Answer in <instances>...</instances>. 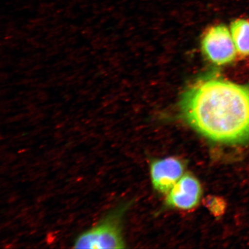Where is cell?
Segmentation results:
<instances>
[{
    "mask_svg": "<svg viewBox=\"0 0 249 249\" xmlns=\"http://www.w3.org/2000/svg\"><path fill=\"white\" fill-rule=\"evenodd\" d=\"M179 108L185 122L212 141L236 144L249 140V86L204 78L183 93Z\"/></svg>",
    "mask_w": 249,
    "mask_h": 249,
    "instance_id": "cell-1",
    "label": "cell"
},
{
    "mask_svg": "<svg viewBox=\"0 0 249 249\" xmlns=\"http://www.w3.org/2000/svg\"><path fill=\"white\" fill-rule=\"evenodd\" d=\"M130 203H124L109 212L91 229L77 236L75 249H123V218Z\"/></svg>",
    "mask_w": 249,
    "mask_h": 249,
    "instance_id": "cell-2",
    "label": "cell"
},
{
    "mask_svg": "<svg viewBox=\"0 0 249 249\" xmlns=\"http://www.w3.org/2000/svg\"><path fill=\"white\" fill-rule=\"evenodd\" d=\"M201 48L208 60L218 65L230 63L237 52L231 32L223 24L207 30L202 39Z\"/></svg>",
    "mask_w": 249,
    "mask_h": 249,
    "instance_id": "cell-3",
    "label": "cell"
},
{
    "mask_svg": "<svg viewBox=\"0 0 249 249\" xmlns=\"http://www.w3.org/2000/svg\"><path fill=\"white\" fill-rule=\"evenodd\" d=\"M185 163L176 157H168L152 161L150 174L152 186L159 192L167 194L185 171Z\"/></svg>",
    "mask_w": 249,
    "mask_h": 249,
    "instance_id": "cell-4",
    "label": "cell"
},
{
    "mask_svg": "<svg viewBox=\"0 0 249 249\" xmlns=\"http://www.w3.org/2000/svg\"><path fill=\"white\" fill-rule=\"evenodd\" d=\"M202 195L199 180L189 173L183 175L168 193L167 206L182 210H189L197 206Z\"/></svg>",
    "mask_w": 249,
    "mask_h": 249,
    "instance_id": "cell-5",
    "label": "cell"
},
{
    "mask_svg": "<svg viewBox=\"0 0 249 249\" xmlns=\"http://www.w3.org/2000/svg\"><path fill=\"white\" fill-rule=\"evenodd\" d=\"M230 31L236 52L242 55H249V20L244 18L233 20Z\"/></svg>",
    "mask_w": 249,
    "mask_h": 249,
    "instance_id": "cell-6",
    "label": "cell"
},
{
    "mask_svg": "<svg viewBox=\"0 0 249 249\" xmlns=\"http://www.w3.org/2000/svg\"><path fill=\"white\" fill-rule=\"evenodd\" d=\"M205 204L213 215L219 217L225 213L226 202L223 198L218 196H208L205 199Z\"/></svg>",
    "mask_w": 249,
    "mask_h": 249,
    "instance_id": "cell-7",
    "label": "cell"
}]
</instances>
